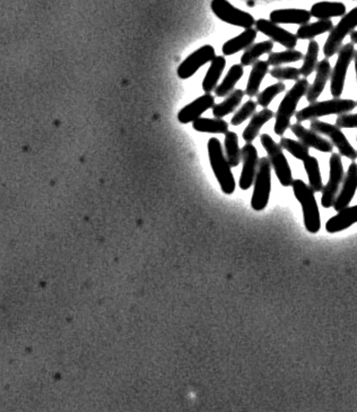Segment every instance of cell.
Segmentation results:
<instances>
[{
	"instance_id": "6da1fadb",
	"label": "cell",
	"mask_w": 357,
	"mask_h": 412,
	"mask_svg": "<svg viewBox=\"0 0 357 412\" xmlns=\"http://www.w3.org/2000/svg\"><path fill=\"white\" fill-rule=\"evenodd\" d=\"M309 86L310 84L307 78L297 80L293 88L286 93L275 115L274 130H275L276 135L283 136L286 130L291 127L292 117L297 114V107L299 100L307 95Z\"/></svg>"
},
{
	"instance_id": "7a4b0ae2",
	"label": "cell",
	"mask_w": 357,
	"mask_h": 412,
	"mask_svg": "<svg viewBox=\"0 0 357 412\" xmlns=\"http://www.w3.org/2000/svg\"><path fill=\"white\" fill-rule=\"evenodd\" d=\"M207 149H208L209 162L212 166L215 177L220 183V189L224 194H233L237 185L232 174V167L230 166L228 159L224 155V149H223L220 139H215V137L209 139Z\"/></svg>"
},
{
	"instance_id": "3957f363",
	"label": "cell",
	"mask_w": 357,
	"mask_h": 412,
	"mask_svg": "<svg viewBox=\"0 0 357 412\" xmlns=\"http://www.w3.org/2000/svg\"><path fill=\"white\" fill-rule=\"evenodd\" d=\"M292 189L295 197L302 206L305 229L310 233H318L321 229V218L319 212L314 191L301 179L293 180Z\"/></svg>"
},
{
	"instance_id": "277c9868",
	"label": "cell",
	"mask_w": 357,
	"mask_h": 412,
	"mask_svg": "<svg viewBox=\"0 0 357 412\" xmlns=\"http://www.w3.org/2000/svg\"><path fill=\"white\" fill-rule=\"evenodd\" d=\"M357 102L354 100L349 99H334L321 102L310 103V105L305 107L302 110L297 111L295 114L297 122H307V120H319L320 117L329 116V115L349 114L351 111L356 108Z\"/></svg>"
},
{
	"instance_id": "5b68a950",
	"label": "cell",
	"mask_w": 357,
	"mask_h": 412,
	"mask_svg": "<svg viewBox=\"0 0 357 412\" xmlns=\"http://www.w3.org/2000/svg\"><path fill=\"white\" fill-rule=\"evenodd\" d=\"M260 142L264 149H266L270 166L274 168V171H275L279 183L284 187L292 186L294 179H293V174H292L289 161H287L285 154L283 153V149L268 134L260 135Z\"/></svg>"
},
{
	"instance_id": "8992f818",
	"label": "cell",
	"mask_w": 357,
	"mask_h": 412,
	"mask_svg": "<svg viewBox=\"0 0 357 412\" xmlns=\"http://www.w3.org/2000/svg\"><path fill=\"white\" fill-rule=\"evenodd\" d=\"M272 191V166L268 158L259 159L258 170L253 181L251 206L255 211H262L270 202Z\"/></svg>"
},
{
	"instance_id": "52a82bcc",
	"label": "cell",
	"mask_w": 357,
	"mask_h": 412,
	"mask_svg": "<svg viewBox=\"0 0 357 412\" xmlns=\"http://www.w3.org/2000/svg\"><path fill=\"white\" fill-rule=\"evenodd\" d=\"M357 26V7L353 9L352 11H348L347 14L341 17L336 26H334L333 30L330 31L329 36H328L327 41L324 43V55L326 58H331L336 53H338L343 41L346 36L352 33Z\"/></svg>"
},
{
	"instance_id": "ba28073f",
	"label": "cell",
	"mask_w": 357,
	"mask_h": 412,
	"mask_svg": "<svg viewBox=\"0 0 357 412\" xmlns=\"http://www.w3.org/2000/svg\"><path fill=\"white\" fill-rule=\"evenodd\" d=\"M211 9L215 16L223 22L238 26V28H251L256 24V20L252 15L247 11L234 7L228 0H212Z\"/></svg>"
},
{
	"instance_id": "9c48e42d",
	"label": "cell",
	"mask_w": 357,
	"mask_h": 412,
	"mask_svg": "<svg viewBox=\"0 0 357 412\" xmlns=\"http://www.w3.org/2000/svg\"><path fill=\"white\" fill-rule=\"evenodd\" d=\"M355 48L353 43H346V45L341 46V49L338 51V58L336 61L335 67L331 70L330 75V90H331V95L335 99H339L343 95V85H345V80H346L347 70H348L349 65L352 63L355 56Z\"/></svg>"
},
{
	"instance_id": "30bf717a",
	"label": "cell",
	"mask_w": 357,
	"mask_h": 412,
	"mask_svg": "<svg viewBox=\"0 0 357 412\" xmlns=\"http://www.w3.org/2000/svg\"><path fill=\"white\" fill-rule=\"evenodd\" d=\"M310 130H314L319 135L327 136L331 141V144L337 147L339 155L346 157L351 160L355 161L357 159V152L354 147L349 143L345 134L341 132V128L336 125L328 124V122H320L319 120H311Z\"/></svg>"
},
{
	"instance_id": "8fae6325",
	"label": "cell",
	"mask_w": 357,
	"mask_h": 412,
	"mask_svg": "<svg viewBox=\"0 0 357 412\" xmlns=\"http://www.w3.org/2000/svg\"><path fill=\"white\" fill-rule=\"evenodd\" d=\"M329 180L322 189L321 204L324 208H333L339 187L343 180V167L341 155L333 153L329 160Z\"/></svg>"
},
{
	"instance_id": "7c38bea8",
	"label": "cell",
	"mask_w": 357,
	"mask_h": 412,
	"mask_svg": "<svg viewBox=\"0 0 357 412\" xmlns=\"http://www.w3.org/2000/svg\"><path fill=\"white\" fill-rule=\"evenodd\" d=\"M215 57L216 55H215V49L213 46H203L182 61L180 66L178 67V72H176L178 78L181 80L193 78V75L198 72L203 65L211 63Z\"/></svg>"
},
{
	"instance_id": "4fadbf2b",
	"label": "cell",
	"mask_w": 357,
	"mask_h": 412,
	"mask_svg": "<svg viewBox=\"0 0 357 412\" xmlns=\"http://www.w3.org/2000/svg\"><path fill=\"white\" fill-rule=\"evenodd\" d=\"M242 172L239 186L242 191H247L253 185L258 170L259 157L256 147L247 143L241 149Z\"/></svg>"
},
{
	"instance_id": "5bb4252c",
	"label": "cell",
	"mask_w": 357,
	"mask_h": 412,
	"mask_svg": "<svg viewBox=\"0 0 357 412\" xmlns=\"http://www.w3.org/2000/svg\"><path fill=\"white\" fill-rule=\"evenodd\" d=\"M255 26L258 32L268 36L272 42H277L286 49H294L297 47V40H299L297 36L285 28H280L278 24L272 23L270 20L260 19V20L256 21Z\"/></svg>"
},
{
	"instance_id": "9a60e30c",
	"label": "cell",
	"mask_w": 357,
	"mask_h": 412,
	"mask_svg": "<svg viewBox=\"0 0 357 412\" xmlns=\"http://www.w3.org/2000/svg\"><path fill=\"white\" fill-rule=\"evenodd\" d=\"M343 187L336 197L333 208L336 212L348 208L349 204L354 199L355 193L357 191V164L352 162L347 170L346 176L343 178Z\"/></svg>"
},
{
	"instance_id": "2e32d148",
	"label": "cell",
	"mask_w": 357,
	"mask_h": 412,
	"mask_svg": "<svg viewBox=\"0 0 357 412\" xmlns=\"http://www.w3.org/2000/svg\"><path fill=\"white\" fill-rule=\"evenodd\" d=\"M291 130L292 133L294 134L297 139H299V142L304 144L305 147H308L309 149L312 147V149H318L320 152L324 153L333 152L334 145L331 144V142L324 139L321 135H319L314 130L305 128L299 122L291 125Z\"/></svg>"
},
{
	"instance_id": "e0dca14e",
	"label": "cell",
	"mask_w": 357,
	"mask_h": 412,
	"mask_svg": "<svg viewBox=\"0 0 357 412\" xmlns=\"http://www.w3.org/2000/svg\"><path fill=\"white\" fill-rule=\"evenodd\" d=\"M215 105V97L211 93L199 97L198 99L193 100V102L186 105L181 110L178 111V120L181 124H189L201 118L203 112H206L209 109L213 108Z\"/></svg>"
},
{
	"instance_id": "ac0fdd59",
	"label": "cell",
	"mask_w": 357,
	"mask_h": 412,
	"mask_svg": "<svg viewBox=\"0 0 357 412\" xmlns=\"http://www.w3.org/2000/svg\"><path fill=\"white\" fill-rule=\"evenodd\" d=\"M316 70V75L314 82L312 85L309 86L308 92L305 95L307 100L310 103L316 102V100L322 95V92L326 88V84H327L333 70H331V65H330L329 60L327 58H324V60L318 63Z\"/></svg>"
},
{
	"instance_id": "d6986e66",
	"label": "cell",
	"mask_w": 357,
	"mask_h": 412,
	"mask_svg": "<svg viewBox=\"0 0 357 412\" xmlns=\"http://www.w3.org/2000/svg\"><path fill=\"white\" fill-rule=\"evenodd\" d=\"M310 11L307 9H275L270 15V20L275 24H308L311 20Z\"/></svg>"
},
{
	"instance_id": "ffe728a7",
	"label": "cell",
	"mask_w": 357,
	"mask_h": 412,
	"mask_svg": "<svg viewBox=\"0 0 357 412\" xmlns=\"http://www.w3.org/2000/svg\"><path fill=\"white\" fill-rule=\"evenodd\" d=\"M355 223H357V205L348 206L337 212L335 216L328 220L326 230L329 233H341Z\"/></svg>"
},
{
	"instance_id": "44dd1931",
	"label": "cell",
	"mask_w": 357,
	"mask_h": 412,
	"mask_svg": "<svg viewBox=\"0 0 357 412\" xmlns=\"http://www.w3.org/2000/svg\"><path fill=\"white\" fill-rule=\"evenodd\" d=\"M258 31L256 28H247L243 31L239 36L226 41L222 47V53L224 56H232L234 53H240L242 50L247 49L251 45L255 43L257 39Z\"/></svg>"
},
{
	"instance_id": "7402d4cb",
	"label": "cell",
	"mask_w": 357,
	"mask_h": 412,
	"mask_svg": "<svg viewBox=\"0 0 357 412\" xmlns=\"http://www.w3.org/2000/svg\"><path fill=\"white\" fill-rule=\"evenodd\" d=\"M274 117H275L274 111L268 108L262 109V110L253 115L251 117L250 122H249L245 130H243V134H242V137L245 139V143L252 144V142L258 137L262 126L270 122V120H272Z\"/></svg>"
},
{
	"instance_id": "603a6c76",
	"label": "cell",
	"mask_w": 357,
	"mask_h": 412,
	"mask_svg": "<svg viewBox=\"0 0 357 412\" xmlns=\"http://www.w3.org/2000/svg\"><path fill=\"white\" fill-rule=\"evenodd\" d=\"M311 16L318 20H330L346 14V6L339 1H320L311 7Z\"/></svg>"
},
{
	"instance_id": "cb8c5ba5",
	"label": "cell",
	"mask_w": 357,
	"mask_h": 412,
	"mask_svg": "<svg viewBox=\"0 0 357 412\" xmlns=\"http://www.w3.org/2000/svg\"><path fill=\"white\" fill-rule=\"evenodd\" d=\"M226 66V59L224 56H216L207 70L206 76L203 80V90L205 93H211L218 88V80L222 76Z\"/></svg>"
},
{
	"instance_id": "d4e9b609",
	"label": "cell",
	"mask_w": 357,
	"mask_h": 412,
	"mask_svg": "<svg viewBox=\"0 0 357 412\" xmlns=\"http://www.w3.org/2000/svg\"><path fill=\"white\" fill-rule=\"evenodd\" d=\"M268 73H270V65L267 60H258L252 65V70H251L250 76L247 80V89L245 91L247 97H253L259 95L262 80Z\"/></svg>"
},
{
	"instance_id": "484cf974",
	"label": "cell",
	"mask_w": 357,
	"mask_h": 412,
	"mask_svg": "<svg viewBox=\"0 0 357 412\" xmlns=\"http://www.w3.org/2000/svg\"><path fill=\"white\" fill-rule=\"evenodd\" d=\"M245 95V92L243 91V90H234L232 93H230V95L226 97V99L224 100L223 102L218 103V105H214L212 109L215 118L223 120L224 117L232 114V112L235 111V109L239 107Z\"/></svg>"
},
{
	"instance_id": "4316f807",
	"label": "cell",
	"mask_w": 357,
	"mask_h": 412,
	"mask_svg": "<svg viewBox=\"0 0 357 412\" xmlns=\"http://www.w3.org/2000/svg\"><path fill=\"white\" fill-rule=\"evenodd\" d=\"M333 28V21L319 20L318 22L301 25L295 36H297V39L314 40L316 36L330 32Z\"/></svg>"
},
{
	"instance_id": "83f0119b",
	"label": "cell",
	"mask_w": 357,
	"mask_h": 412,
	"mask_svg": "<svg viewBox=\"0 0 357 412\" xmlns=\"http://www.w3.org/2000/svg\"><path fill=\"white\" fill-rule=\"evenodd\" d=\"M243 73L245 70H243V66L241 64L233 65L228 70L222 83L215 89V95L218 97H228L235 90V85L241 80Z\"/></svg>"
},
{
	"instance_id": "f1b7e54d",
	"label": "cell",
	"mask_w": 357,
	"mask_h": 412,
	"mask_svg": "<svg viewBox=\"0 0 357 412\" xmlns=\"http://www.w3.org/2000/svg\"><path fill=\"white\" fill-rule=\"evenodd\" d=\"M274 49V42L272 40L253 43L250 47L245 49V53L241 57V65L243 67L251 66L259 60L261 56L270 55Z\"/></svg>"
},
{
	"instance_id": "f546056e",
	"label": "cell",
	"mask_w": 357,
	"mask_h": 412,
	"mask_svg": "<svg viewBox=\"0 0 357 412\" xmlns=\"http://www.w3.org/2000/svg\"><path fill=\"white\" fill-rule=\"evenodd\" d=\"M193 130L201 133L224 134L228 132V122L218 118H198L193 122Z\"/></svg>"
},
{
	"instance_id": "4dcf8cb0",
	"label": "cell",
	"mask_w": 357,
	"mask_h": 412,
	"mask_svg": "<svg viewBox=\"0 0 357 412\" xmlns=\"http://www.w3.org/2000/svg\"><path fill=\"white\" fill-rule=\"evenodd\" d=\"M304 164V169L308 174L309 186L314 193H319L324 189V183H322L321 172H320V167H319L318 160L314 157L309 155L308 158L303 160Z\"/></svg>"
},
{
	"instance_id": "1f68e13d",
	"label": "cell",
	"mask_w": 357,
	"mask_h": 412,
	"mask_svg": "<svg viewBox=\"0 0 357 412\" xmlns=\"http://www.w3.org/2000/svg\"><path fill=\"white\" fill-rule=\"evenodd\" d=\"M224 149H225L226 159L230 166L233 168L239 166L241 162V149L239 147V137L237 133L228 130L224 139Z\"/></svg>"
},
{
	"instance_id": "d6a6232c",
	"label": "cell",
	"mask_w": 357,
	"mask_h": 412,
	"mask_svg": "<svg viewBox=\"0 0 357 412\" xmlns=\"http://www.w3.org/2000/svg\"><path fill=\"white\" fill-rule=\"evenodd\" d=\"M319 50H320V48H319L318 42L314 41V40H310L308 51L303 57L302 67L299 68V73H301L303 78H309L316 70V65H318Z\"/></svg>"
},
{
	"instance_id": "836d02e7",
	"label": "cell",
	"mask_w": 357,
	"mask_h": 412,
	"mask_svg": "<svg viewBox=\"0 0 357 412\" xmlns=\"http://www.w3.org/2000/svg\"><path fill=\"white\" fill-rule=\"evenodd\" d=\"M303 53L295 49H287L280 53H270L267 59V63L270 66L279 67L282 65L291 64L302 60Z\"/></svg>"
},
{
	"instance_id": "e575fe53",
	"label": "cell",
	"mask_w": 357,
	"mask_h": 412,
	"mask_svg": "<svg viewBox=\"0 0 357 412\" xmlns=\"http://www.w3.org/2000/svg\"><path fill=\"white\" fill-rule=\"evenodd\" d=\"M279 145L282 149H286L287 152L291 153L297 160L303 161L310 155L309 154V147H305L301 142L294 141V139L282 137Z\"/></svg>"
},
{
	"instance_id": "d590c367",
	"label": "cell",
	"mask_w": 357,
	"mask_h": 412,
	"mask_svg": "<svg viewBox=\"0 0 357 412\" xmlns=\"http://www.w3.org/2000/svg\"><path fill=\"white\" fill-rule=\"evenodd\" d=\"M285 90L286 86L283 82H278V83L274 84V85L268 86L267 89H265L264 91L259 93L257 103H258L260 107H262V108H267V107L272 103V100L275 99L280 93H283Z\"/></svg>"
},
{
	"instance_id": "8d00e7d4",
	"label": "cell",
	"mask_w": 357,
	"mask_h": 412,
	"mask_svg": "<svg viewBox=\"0 0 357 412\" xmlns=\"http://www.w3.org/2000/svg\"><path fill=\"white\" fill-rule=\"evenodd\" d=\"M257 105L258 103L253 100H249L245 105H242V108L235 112L233 117H232L231 125L232 126H240V125L243 124L245 120H249L250 117L256 114Z\"/></svg>"
},
{
	"instance_id": "74e56055",
	"label": "cell",
	"mask_w": 357,
	"mask_h": 412,
	"mask_svg": "<svg viewBox=\"0 0 357 412\" xmlns=\"http://www.w3.org/2000/svg\"><path fill=\"white\" fill-rule=\"evenodd\" d=\"M270 74L278 80H297L301 76L299 68L295 67H274Z\"/></svg>"
},
{
	"instance_id": "f35d334b",
	"label": "cell",
	"mask_w": 357,
	"mask_h": 412,
	"mask_svg": "<svg viewBox=\"0 0 357 412\" xmlns=\"http://www.w3.org/2000/svg\"><path fill=\"white\" fill-rule=\"evenodd\" d=\"M336 126L341 128H357V114L341 115L336 120Z\"/></svg>"
},
{
	"instance_id": "ab89813d",
	"label": "cell",
	"mask_w": 357,
	"mask_h": 412,
	"mask_svg": "<svg viewBox=\"0 0 357 412\" xmlns=\"http://www.w3.org/2000/svg\"><path fill=\"white\" fill-rule=\"evenodd\" d=\"M351 40H352V43L357 45V31H353L351 33Z\"/></svg>"
},
{
	"instance_id": "60d3db41",
	"label": "cell",
	"mask_w": 357,
	"mask_h": 412,
	"mask_svg": "<svg viewBox=\"0 0 357 412\" xmlns=\"http://www.w3.org/2000/svg\"><path fill=\"white\" fill-rule=\"evenodd\" d=\"M354 60H355V73H356V80H357V51L356 53H355Z\"/></svg>"
},
{
	"instance_id": "b9f144b4",
	"label": "cell",
	"mask_w": 357,
	"mask_h": 412,
	"mask_svg": "<svg viewBox=\"0 0 357 412\" xmlns=\"http://www.w3.org/2000/svg\"><path fill=\"white\" fill-rule=\"evenodd\" d=\"M356 141H357V137H356Z\"/></svg>"
}]
</instances>
